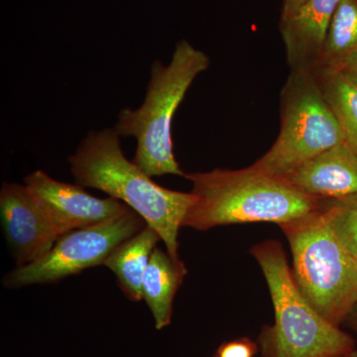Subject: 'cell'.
<instances>
[{"label":"cell","mask_w":357,"mask_h":357,"mask_svg":"<svg viewBox=\"0 0 357 357\" xmlns=\"http://www.w3.org/2000/svg\"><path fill=\"white\" fill-rule=\"evenodd\" d=\"M68 161L77 185L123 202L158 232L167 252L180 260L178 230L194 202L192 192L173 191L153 182L126 158L114 128L89 132Z\"/></svg>","instance_id":"obj_1"},{"label":"cell","mask_w":357,"mask_h":357,"mask_svg":"<svg viewBox=\"0 0 357 357\" xmlns=\"http://www.w3.org/2000/svg\"><path fill=\"white\" fill-rule=\"evenodd\" d=\"M185 178L192 183L194 202L183 227L197 230L248 222L281 225L311 215L325 203L252 165L185 174Z\"/></svg>","instance_id":"obj_2"},{"label":"cell","mask_w":357,"mask_h":357,"mask_svg":"<svg viewBox=\"0 0 357 357\" xmlns=\"http://www.w3.org/2000/svg\"><path fill=\"white\" fill-rule=\"evenodd\" d=\"M210 66L206 53L185 40L178 42L170 63L154 61L144 102L137 109L119 112L114 130L137 141L133 163L150 178L184 176L174 155V114L188 89Z\"/></svg>","instance_id":"obj_3"},{"label":"cell","mask_w":357,"mask_h":357,"mask_svg":"<svg viewBox=\"0 0 357 357\" xmlns=\"http://www.w3.org/2000/svg\"><path fill=\"white\" fill-rule=\"evenodd\" d=\"M273 303L275 323L261 335L263 357H342L356 342L324 318L296 283L280 243L266 241L251 248Z\"/></svg>","instance_id":"obj_4"},{"label":"cell","mask_w":357,"mask_h":357,"mask_svg":"<svg viewBox=\"0 0 357 357\" xmlns=\"http://www.w3.org/2000/svg\"><path fill=\"white\" fill-rule=\"evenodd\" d=\"M324 208L325 203L280 227L290 244L301 292L324 318L340 326L357 306V260L338 241Z\"/></svg>","instance_id":"obj_5"},{"label":"cell","mask_w":357,"mask_h":357,"mask_svg":"<svg viewBox=\"0 0 357 357\" xmlns=\"http://www.w3.org/2000/svg\"><path fill=\"white\" fill-rule=\"evenodd\" d=\"M344 137L314 73L291 70L281 93L278 137L252 164L260 172L283 178Z\"/></svg>","instance_id":"obj_6"},{"label":"cell","mask_w":357,"mask_h":357,"mask_svg":"<svg viewBox=\"0 0 357 357\" xmlns=\"http://www.w3.org/2000/svg\"><path fill=\"white\" fill-rule=\"evenodd\" d=\"M133 210L61 236L53 248L31 264L18 266L4 278L8 288L50 283L103 264L119 244L146 227Z\"/></svg>","instance_id":"obj_7"},{"label":"cell","mask_w":357,"mask_h":357,"mask_svg":"<svg viewBox=\"0 0 357 357\" xmlns=\"http://www.w3.org/2000/svg\"><path fill=\"white\" fill-rule=\"evenodd\" d=\"M24 185L50 218L60 237L130 210L119 199L96 198L82 185L60 182L43 171L37 170L26 176Z\"/></svg>","instance_id":"obj_8"},{"label":"cell","mask_w":357,"mask_h":357,"mask_svg":"<svg viewBox=\"0 0 357 357\" xmlns=\"http://www.w3.org/2000/svg\"><path fill=\"white\" fill-rule=\"evenodd\" d=\"M0 211L4 234L18 266L37 261L60 238L50 218L25 185H2Z\"/></svg>","instance_id":"obj_9"},{"label":"cell","mask_w":357,"mask_h":357,"mask_svg":"<svg viewBox=\"0 0 357 357\" xmlns=\"http://www.w3.org/2000/svg\"><path fill=\"white\" fill-rule=\"evenodd\" d=\"M283 180L314 198H354L357 197V154L344 141L298 167Z\"/></svg>","instance_id":"obj_10"},{"label":"cell","mask_w":357,"mask_h":357,"mask_svg":"<svg viewBox=\"0 0 357 357\" xmlns=\"http://www.w3.org/2000/svg\"><path fill=\"white\" fill-rule=\"evenodd\" d=\"M340 2L307 0L292 15L281 17L280 32L291 70L317 69Z\"/></svg>","instance_id":"obj_11"},{"label":"cell","mask_w":357,"mask_h":357,"mask_svg":"<svg viewBox=\"0 0 357 357\" xmlns=\"http://www.w3.org/2000/svg\"><path fill=\"white\" fill-rule=\"evenodd\" d=\"M187 274L184 263L156 248L152 252L143 277L142 294L153 314L157 330L170 325L173 302Z\"/></svg>","instance_id":"obj_12"},{"label":"cell","mask_w":357,"mask_h":357,"mask_svg":"<svg viewBox=\"0 0 357 357\" xmlns=\"http://www.w3.org/2000/svg\"><path fill=\"white\" fill-rule=\"evenodd\" d=\"M160 239L158 232L147 225L119 244L103 263L117 277L122 292L134 302L143 300V277Z\"/></svg>","instance_id":"obj_13"},{"label":"cell","mask_w":357,"mask_h":357,"mask_svg":"<svg viewBox=\"0 0 357 357\" xmlns=\"http://www.w3.org/2000/svg\"><path fill=\"white\" fill-rule=\"evenodd\" d=\"M356 51L357 0H340L314 70H340Z\"/></svg>","instance_id":"obj_14"},{"label":"cell","mask_w":357,"mask_h":357,"mask_svg":"<svg viewBox=\"0 0 357 357\" xmlns=\"http://www.w3.org/2000/svg\"><path fill=\"white\" fill-rule=\"evenodd\" d=\"M326 102L337 117L345 142L357 154V84L340 70H314Z\"/></svg>","instance_id":"obj_15"},{"label":"cell","mask_w":357,"mask_h":357,"mask_svg":"<svg viewBox=\"0 0 357 357\" xmlns=\"http://www.w3.org/2000/svg\"><path fill=\"white\" fill-rule=\"evenodd\" d=\"M324 210L338 241L357 260V197L326 199Z\"/></svg>","instance_id":"obj_16"},{"label":"cell","mask_w":357,"mask_h":357,"mask_svg":"<svg viewBox=\"0 0 357 357\" xmlns=\"http://www.w3.org/2000/svg\"><path fill=\"white\" fill-rule=\"evenodd\" d=\"M257 347L248 338L225 342L218 347L215 357H253Z\"/></svg>","instance_id":"obj_17"},{"label":"cell","mask_w":357,"mask_h":357,"mask_svg":"<svg viewBox=\"0 0 357 357\" xmlns=\"http://www.w3.org/2000/svg\"><path fill=\"white\" fill-rule=\"evenodd\" d=\"M345 75L351 82L357 84V51L347 61L344 67L340 70Z\"/></svg>","instance_id":"obj_18"},{"label":"cell","mask_w":357,"mask_h":357,"mask_svg":"<svg viewBox=\"0 0 357 357\" xmlns=\"http://www.w3.org/2000/svg\"><path fill=\"white\" fill-rule=\"evenodd\" d=\"M307 0H283L281 17H287V16L292 15Z\"/></svg>","instance_id":"obj_19"},{"label":"cell","mask_w":357,"mask_h":357,"mask_svg":"<svg viewBox=\"0 0 357 357\" xmlns=\"http://www.w3.org/2000/svg\"><path fill=\"white\" fill-rule=\"evenodd\" d=\"M349 318H351L352 324H354V328H356L357 330V306L356 309H354V312H352Z\"/></svg>","instance_id":"obj_20"},{"label":"cell","mask_w":357,"mask_h":357,"mask_svg":"<svg viewBox=\"0 0 357 357\" xmlns=\"http://www.w3.org/2000/svg\"><path fill=\"white\" fill-rule=\"evenodd\" d=\"M342 357H357V351L352 352V354H349V356H345Z\"/></svg>","instance_id":"obj_21"}]
</instances>
